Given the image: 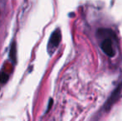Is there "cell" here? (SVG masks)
Segmentation results:
<instances>
[{"label":"cell","mask_w":122,"mask_h":121,"mask_svg":"<svg viewBox=\"0 0 122 121\" xmlns=\"http://www.w3.org/2000/svg\"><path fill=\"white\" fill-rule=\"evenodd\" d=\"M100 39V47L106 56L114 57L116 54V42L117 38L115 32L107 28H100L97 31Z\"/></svg>","instance_id":"obj_1"},{"label":"cell","mask_w":122,"mask_h":121,"mask_svg":"<svg viewBox=\"0 0 122 121\" xmlns=\"http://www.w3.org/2000/svg\"><path fill=\"white\" fill-rule=\"evenodd\" d=\"M10 57L13 61H16V44L13 43L10 51Z\"/></svg>","instance_id":"obj_4"},{"label":"cell","mask_w":122,"mask_h":121,"mask_svg":"<svg viewBox=\"0 0 122 121\" xmlns=\"http://www.w3.org/2000/svg\"><path fill=\"white\" fill-rule=\"evenodd\" d=\"M61 34L59 29H56L55 32H53V33L51 34V37H50L49 40V45L48 48L50 50L55 51L56 47L59 46L60 42H61Z\"/></svg>","instance_id":"obj_3"},{"label":"cell","mask_w":122,"mask_h":121,"mask_svg":"<svg viewBox=\"0 0 122 121\" xmlns=\"http://www.w3.org/2000/svg\"><path fill=\"white\" fill-rule=\"evenodd\" d=\"M8 80V75L6 74L5 72L0 73V82L2 84H5Z\"/></svg>","instance_id":"obj_5"},{"label":"cell","mask_w":122,"mask_h":121,"mask_svg":"<svg viewBox=\"0 0 122 121\" xmlns=\"http://www.w3.org/2000/svg\"><path fill=\"white\" fill-rule=\"evenodd\" d=\"M121 91H122V83H121V84L118 86V87L116 88V90L113 91V93L111 94L110 98L108 99V100L106 101V105H105V109H106V110H110V108L117 101L119 97L121 96Z\"/></svg>","instance_id":"obj_2"}]
</instances>
